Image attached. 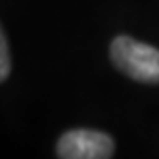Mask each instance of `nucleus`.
Wrapping results in <instances>:
<instances>
[{
  "label": "nucleus",
  "instance_id": "obj_3",
  "mask_svg": "<svg viewBox=\"0 0 159 159\" xmlns=\"http://www.w3.org/2000/svg\"><path fill=\"white\" fill-rule=\"evenodd\" d=\"M10 71H12V58H10V48H8V40L2 27H0V83L6 81Z\"/></svg>",
  "mask_w": 159,
  "mask_h": 159
},
{
  "label": "nucleus",
  "instance_id": "obj_2",
  "mask_svg": "<svg viewBox=\"0 0 159 159\" xmlns=\"http://www.w3.org/2000/svg\"><path fill=\"white\" fill-rule=\"evenodd\" d=\"M113 150V140L107 134L88 129L69 130L58 142V157L63 159H107Z\"/></svg>",
  "mask_w": 159,
  "mask_h": 159
},
{
  "label": "nucleus",
  "instance_id": "obj_1",
  "mask_svg": "<svg viewBox=\"0 0 159 159\" xmlns=\"http://www.w3.org/2000/svg\"><path fill=\"white\" fill-rule=\"evenodd\" d=\"M109 56L113 65L127 77L140 83H159V50L129 37H117L111 42Z\"/></svg>",
  "mask_w": 159,
  "mask_h": 159
}]
</instances>
